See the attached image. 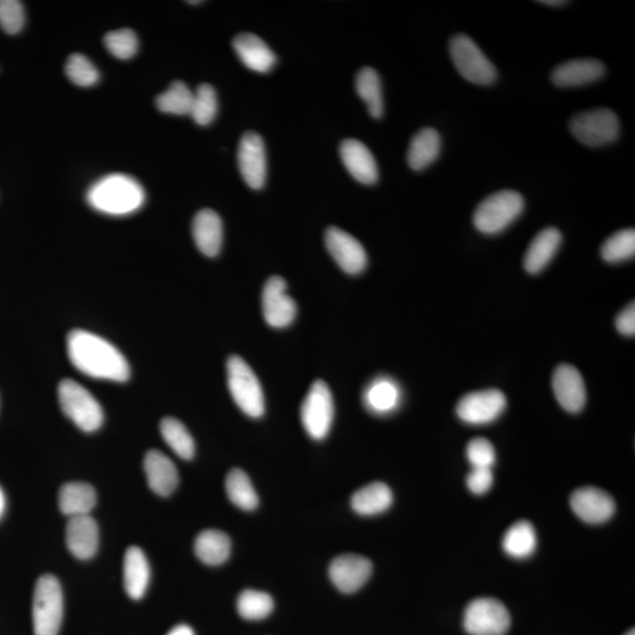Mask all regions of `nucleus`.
<instances>
[{
    "label": "nucleus",
    "mask_w": 635,
    "mask_h": 635,
    "mask_svg": "<svg viewBox=\"0 0 635 635\" xmlns=\"http://www.w3.org/2000/svg\"><path fill=\"white\" fill-rule=\"evenodd\" d=\"M605 75V65L597 59L568 60L552 71V83L558 88H577L597 82Z\"/></svg>",
    "instance_id": "nucleus-21"
},
{
    "label": "nucleus",
    "mask_w": 635,
    "mask_h": 635,
    "mask_svg": "<svg viewBox=\"0 0 635 635\" xmlns=\"http://www.w3.org/2000/svg\"><path fill=\"white\" fill-rule=\"evenodd\" d=\"M339 152L346 170L359 183L373 185L378 182V165L369 147L359 140L346 139L340 144Z\"/></svg>",
    "instance_id": "nucleus-18"
},
{
    "label": "nucleus",
    "mask_w": 635,
    "mask_h": 635,
    "mask_svg": "<svg viewBox=\"0 0 635 635\" xmlns=\"http://www.w3.org/2000/svg\"><path fill=\"white\" fill-rule=\"evenodd\" d=\"M238 166L245 183L251 189H262L267 177V160L264 140L258 133L246 132L240 139Z\"/></svg>",
    "instance_id": "nucleus-13"
},
{
    "label": "nucleus",
    "mask_w": 635,
    "mask_h": 635,
    "mask_svg": "<svg viewBox=\"0 0 635 635\" xmlns=\"http://www.w3.org/2000/svg\"><path fill=\"white\" fill-rule=\"evenodd\" d=\"M507 406L505 394L499 390H485L466 394L459 400L457 414L460 420L470 425L493 423Z\"/></svg>",
    "instance_id": "nucleus-11"
},
{
    "label": "nucleus",
    "mask_w": 635,
    "mask_h": 635,
    "mask_svg": "<svg viewBox=\"0 0 635 635\" xmlns=\"http://www.w3.org/2000/svg\"><path fill=\"white\" fill-rule=\"evenodd\" d=\"M104 44L117 59H131L138 51V37L135 31L130 29L109 32L104 38Z\"/></svg>",
    "instance_id": "nucleus-40"
},
{
    "label": "nucleus",
    "mask_w": 635,
    "mask_h": 635,
    "mask_svg": "<svg viewBox=\"0 0 635 635\" xmlns=\"http://www.w3.org/2000/svg\"><path fill=\"white\" fill-rule=\"evenodd\" d=\"M5 510H6V497L2 487H0V519L3 518Z\"/></svg>",
    "instance_id": "nucleus-46"
},
{
    "label": "nucleus",
    "mask_w": 635,
    "mask_h": 635,
    "mask_svg": "<svg viewBox=\"0 0 635 635\" xmlns=\"http://www.w3.org/2000/svg\"><path fill=\"white\" fill-rule=\"evenodd\" d=\"M286 290L284 278L278 276L271 277L264 286L262 294L264 319L273 329H285L297 317V304Z\"/></svg>",
    "instance_id": "nucleus-12"
},
{
    "label": "nucleus",
    "mask_w": 635,
    "mask_h": 635,
    "mask_svg": "<svg viewBox=\"0 0 635 635\" xmlns=\"http://www.w3.org/2000/svg\"><path fill=\"white\" fill-rule=\"evenodd\" d=\"M325 244L334 262L344 272L354 276V274L362 273L366 269V251L363 245L350 233L339 229V227H330L325 233Z\"/></svg>",
    "instance_id": "nucleus-14"
},
{
    "label": "nucleus",
    "mask_w": 635,
    "mask_h": 635,
    "mask_svg": "<svg viewBox=\"0 0 635 635\" xmlns=\"http://www.w3.org/2000/svg\"><path fill=\"white\" fill-rule=\"evenodd\" d=\"M274 608L270 594L256 590H245L239 594L237 610L246 620H263L270 616Z\"/></svg>",
    "instance_id": "nucleus-36"
},
{
    "label": "nucleus",
    "mask_w": 635,
    "mask_h": 635,
    "mask_svg": "<svg viewBox=\"0 0 635 635\" xmlns=\"http://www.w3.org/2000/svg\"><path fill=\"white\" fill-rule=\"evenodd\" d=\"M356 90L360 98L367 106L373 118H381L384 115L383 88L376 70L364 68L359 71L356 78Z\"/></svg>",
    "instance_id": "nucleus-32"
},
{
    "label": "nucleus",
    "mask_w": 635,
    "mask_h": 635,
    "mask_svg": "<svg viewBox=\"0 0 635 635\" xmlns=\"http://www.w3.org/2000/svg\"><path fill=\"white\" fill-rule=\"evenodd\" d=\"M25 24V11L18 0H0V28L9 35L22 31Z\"/></svg>",
    "instance_id": "nucleus-41"
},
{
    "label": "nucleus",
    "mask_w": 635,
    "mask_h": 635,
    "mask_svg": "<svg viewBox=\"0 0 635 635\" xmlns=\"http://www.w3.org/2000/svg\"><path fill=\"white\" fill-rule=\"evenodd\" d=\"M625 635H635L634 630H631L630 632H627Z\"/></svg>",
    "instance_id": "nucleus-48"
},
{
    "label": "nucleus",
    "mask_w": 635,
    "mask_h": 635,
    "mask_svg": "<svg viewBox=\"0 0 635 635\" xmlns=\"http://www.w3.org/2000/svg\"><path fill=\"white\" fill-rule=\"evenodd\" d=\"M570 130L581 144L599 147L616 142L620 135V122L612 110L596 109L574 116Z\"/></svg>",
    "instance_id": "nucleus-8"
},
{
    "label": "nucleus",
    "mask_w": 635,
    "mask_h": 635,
    "mask_svg": "<svg viewBox=\"0 0 635 635\" xmlns=\"http://www.w3.org/2000/svg\"><path fill=\"white\" fill-rule=\"evenodd\" d=\"M66 546L73 557L89 560L96 556L99 546V527L91 516L70 518L66 525Z\"/></svg>",
    "instance_id": "nucleus-19"
},
{
    "label": "nucleus",
    "mask_w": 635,
    "mask_h": 635,
    "mask_svg": "<svg viewBox=\"0 0 635 635\" xmlns=\"http://www.w3.org/2000/svg\"><path fill=\"white\" fill-rule=\"evenodd\" d=\"M97 504L95 487L88 483H68L60 487L59 510L69 518L90 516Z\"/></svg>",
    "instance_id": "nucleus-27"
},
{
    "label": "nucleus",
    "mask_w": 635,
    "mask_h": 635,
    "mask_svg": "<svg viewBox=\"0 0 635 635\" xmlns=\"http://www.w3.org/2000/svg\"><path fill=\"white\" fill-rule=\"evenodd\" d=\"M525 209V199L517 191L493 193L474 211L473 224L485 235H497L516 220Z\"/></svg>",
    "instance_id": "nucleus-5"
},
{
    "label": "nucleus",
    "mask_w": 635,
    "mask_h": 635,
    "mask_svg": "<svg viewBox=\"0 0 635 635\" xmlns=\"http://www.w3.org/2000/svg\"><path fill=\"white\" fill-rule=\"evenodd\" d=\"M227 386L240 411L250 418H260L265 413L263 387L256 373L242 357L231 356L226 363Z\"/></svg>",
    "instance_id": "nucleus-3"
},
{
    "label": "nucleus",
    "mask_w": 635,
    "mask_h": 635,
    "mask_svg": "<svg viewBox=\"0 0 635 635\" xmlns=\"http://www.w3.org/2000/svg\"><path fill=\"white\" fill-rule=\"evenodd\" d=\"M144 471L150 489L160 497H169L176 491L179 474L173 461L159 450L145 454Z\"/></svg>",
    "instance_id": "nucleus-20"
},
{
    "label": "nucleus",
    "mask_w": 635,
    "mask_h": 635,
    "mask_svg": "<svg viewBox=\"0 0 635 635\" xmlns=\"http://www.w3.org/2000/svg\"><path fill=\"white\" fill-rule=\"evenodd\" d=\"M334 418V403L330 387L317 380L300 407V419L307 434L313 440H323L331 431Z\"/></svg>",
    "instance_id": "nucleus-9"
},
{
    "label": "nucleus",
    "mask_w": 635,
    "mask_h": 635,
    "mask_svg": "<svg viewBox=\"0 0 635 635\" xmlns=\"http://www.w3.org/2000/svg\"><path fill=\"white\" fill-rule=\"evenodd\" d=\"M563 236L556 227H547L532 240L525 254L524 267L528 273L537 274L545 269L556 256Z\"/></svg>",
    "instance_id": "nucleus-26"
},
{
    "label": "nucleus",
    "mask_w": 635,
    "mask_h": 635,
    "mask_svg": "<svg viewBox=\"0 0 635 635\" xmlns=\"http://www.w3.org/2000/svg\"><path fill=\"white\" fill-rule=\"evenodd\" d=\"M570 504L578 518L587 524H604L616 512V503L610 494L597 487H583L574 491Z\"/></svg>",
    "instance_id": "nucleus-16"
},
{
    "label": "nucleus",
    "mask_w": 635,
    "mask_h": 635,
    "mask_svg": "<svg viewBox=\"0 0 635 635\" xmlns=\"http://www.w3.org/2000/svg\"><path fill=\"white\" fill-rule=\"evenodd\" d=\"M124 587L127 596L133 600H140L145 596L149 587L151 570L142 548L131 546L127 548L123 567Z\"/></svg>",
    "instance_id": "nucleus-25"
},
{
    "label": "nucleus",
    "mask_w": 635,
    "mask_h": 635,
    "mask_svg": "<svg viewBox=\"0 0 635 635\" xmlns=\"http://www.w3.org/2000/svg\"><path fill=\"white\" fill-rule=\"evenodd\" d=\"M218 112V98L216 90L209 84L199 85L193 92L190 116L200 126L210 125Z\"/></svg>",
    "instance_id": "nucleus-37"
},
{
    "label": "nucleus",
    "mask_w": 635,
    "mask_h": 635,
    "mask_svg": "<svg viewBox=\"0 0 635 635\" xmlns=\"http://www.w3.org/2000/svg\"><path fill=\"white\" fill-rule=\"evenodd\" d=\"M145 198L143 186L123 173L100 178L86 195L92 209L115 217L129 216L142 209Z\"/></svg>",
    "instance_id": "nucleus-2"
},
{
    "label": "nucleus",
    "mask_w": 635,
    "mask_h": 635,
    "mask_svg": "<svg viewBox=\"0 0 635 635\" xmlns=\"http://www.w3.org/2000/svg\"><path fill=\"white\" fill-rule=\"evenodd\" d=\"M635 254V231L627 229L614 233L601 246V257L607 263L616 264L631 259Z\"/></svg>",
    "instance_id": "nucleus-38"
},
{
    "label": "nucleus",
    "mask_w": 635,
    "mask_h": 635,
    "mask_svg": "<svg viewBox=\"0 0 635 635\" xmlns=\"http://www.w3.org/2000/svg\"><path fill=\"white\" fill-rule=\"evenodd\" d=\"M371 560L359 554H343L334 558L329 567L332 584L345 594L356 593L372 576Z\"/></svg>",
    "instance_id": "nucleus-15"
},
{
    "label": "nucleus",
    "mask_w": 635,
    "mask_h": 635,
    "mask_svg": "<svg viewBox=\"0 0 635 635\" xmlns=\"http://www.w3.org/2000/svg\"><path fill=\"white\" fill-rule=\"evenodd\" d=\"M160 433L170 447L179 458L191 460L195 457L196 445L189 430L186 426L176 418H164L160 423Z\"/></svg>",
    "instance_id": "nucleus-33"
},
{
    "label": "nucleus",
    "mask_w": 635,
    "mask_h": 635,
    "mask_svg": "<svg viewBox=\"0 0 635 635\" xmlns=\"http://www.w3.org/2000/svg\"><path fill=\"white\" fill-rule=\"evenodd\" d=\"M539 3L550 5V6H561V5L567 4V2H564V0H556V2H554V0H544V2H539Z\"/></svg>",
    "instance_id": "nucleus-47"
},
{
    "label": "nucleus",
    "mask_w": 635,
    "mask_h": 635,
    "mask_svg": "<svg viewBox=\"0 0 635 635\" xmlns=\"http://www.w3.org/2000/svg\"><path fill=\"white\" fill-rule=\"evenodd\" d=\"M537 533L528 521L518 523L508 528L503 538V548L507 556L516 559L531 557L537 548Z\"/></svg>",
    "instance_id": "nucleus-31"
},
{
    "label": "nucleus",
    "mask_w": 635,
    "mask_h": 635,
    "mask_svg": "<svg viewBox=\"0 0 635 635\" xmlns=\"http://www.w3.org/2000/svg\"><path fill=\"white\" fill-rule=\"evenodd\" d=\"M393 504V493L384 483H372L353 494L351 506L359 516L372 517L384 513Z\"/></svg>",
    "instance_id": "nucleus-28"
},
{
    "label": "nucleus",
    "mask_w": 635,
    "mask_h": 635,
    "mask_svg": "<svg viewBox=\"0 0 635 635\" xmlns=\"http://www.w3.org/2000/svg\"><path fill=\"white\" fill-rule=\"evenodd\" d=\"M237 56L247 69L258 73L270 72L277 64V57L264 40L254 33H240L232 43Z\"/></svg>",
    "instance_id": "nucleus-22"
},
{
    "label": "nucleus",
    "mask_w": 635,
    "mask_h": 635,
    "mask_svg": "<svg viewBox=\"0 0 635 635\" xmlns=\"http://www.w3.org/2000/svg\"><path fill=\"white\" fill-rule=\"evenodd\" d=\"M403 398L400 386L389 377H379L366 386L363 401L366 410L376 416H387L396 411Z\"/></svg>",
    "instance_id": "nucleus-24"
},
{
    "label": "nucleus",
    "mask_w": 635,
    "mask_h": 635,
    "mask_svg": "<svg viewBox=\"0 0 635 635\" xmlns=\"http://www.w3.org/2000/svg\"><path fill=\"white\" fill-rule=\"evenodd\" d=\"M192 235L198 250L215 258L223 246L224 229L218 213L209 209L199 211L193 219Z\"/></svg>",
    "instance_id": "nucleus-23"
},
{
    "label": "nucleus",
    "mask_w": 635,
    "mask_h": 635,
    "mask_svg": "<svg viewBox=\"0 0 635 635\" xmlns=\"http://www.w3.org/2000/svg\"><path fill=\"white\" fill-rule=\"evenodd\" d=\"M70 362L79 372L93 379L125 383L131 370L123 353L97 334L73 330L66 340Z\"/></svg>",
    "instance_id": "nucleus-1"
},
{
    "label": "nucleus",
    "mask_w": 635,
    "mask_h": 635,
    "mask_svg": "<svg viewBox=\"0 0 635 635\" xmlns=\"http://www.w3.org/2000/svg\"><path fill=\"white\" fill-rule=\"evenodd\" d=\"M193 100V92L185 83L176 80L162 95L156 99L159 111L169 115H190Z\"/></svg>",
    "instance_id": "nucleus-35"
},
{
    "label": "nucleus",
    "mask_w": 635,
    "mask_h": 635,
    "mask_svg": "<svg viewBox=\"0 0 635 635\" xmlns=\"http://www.w3.org/2000/svg\"><path fill=\"white\" fill-rule=\"evenodd\" d=\"M463 625L470 635H505L510 630L511 616L499 600L479 598L466 607Z\"/></svg>",
    "instance_id": "nucleus-10"
},
{
    "label": "nucleus",
    "mask_w": 635,
    "mask_h": 635,
    "mask_svg": "<svg viewBox=\"0 0 635 635\" xmlns=\"http://www.w3.org/2000/svg\"><path fill=\"white\" fill-rule=\"evenodd\" d=\"M166 635H195V631L190 626L178 625L173 627L172 630Z\"/></svg>",
    "instance_id": "nucleus-45"
},
{
    "label": "nucleus",
    "mask_w": 635,
    "mask_h": 635,
    "mask_svg": "<svg viewBox=\"0 0 635 635\" xmlns=\"http://www.w3.org/2000/svg\"><path fill=\"white\" fill-rule=\"evenodd\" d=\"M441 138L439 133L425 127L420 130L411 140L409 151H407V163L414 171H423L426 167L436 162L440 155Z\"/></svg>",
    "instance_id": "nucleus-29"
},
{
    "label": "nucleus",
    "mask_w": 635,
    "mask_h": 635,
    "mask_svg": "<svg viewBox=\"0 0 635 635\" xmlns=\"http://www.w3.org/2000/svg\"><path fill=\"white\" fill-rule=\"evenodd\" d=\"M60 407L79 430L96 432L104 423V412L99 401L84 386L72 379L60 381L58 386Z\"/></svg>",
    "instance_id": "nucleus-4"
},
{
    "label": "nucleus",
    "mask_w": 635,
    "mask_h": 635,
    "mask_svg": "<svg viewBox=\"0 0 635 635\" xmlns=\"http://www.w3.org/2000/svg\"><path fill=\"white\" fill-rule=\"evenodd\" d=\"M225 489L231 503L242 510L253 511L258 507V494L244 471L235 469L227 474Z\"/></svg>",
    "instance_id": "nucleus-34"
},
{
    "label": "nucleus",
    "mask_w": 635,
    "mask_h": 635,
    "mask_svg": "<svg viewBox=\"0 0 635 635\" xmlns=\"http://www.w3.org/2000/svg\"><path fill=\"white\" fill-rule=\"evenodd\" d=\"M466 456L472 469H492L496 463V450L489 440L476 438L467 445Z\"/></svg>",
    "instance_id": "nucleus-42"
},
{
    "label": "nucleus",
    "mask_w": 635,
    "mask_h": 635,
    "mask_svg": "<svg viewBox=\"0 0 635 635\" xmlns=\"http://www.w3.org/2000/svg\"><path fill=\"white\" fill-rule=\"evenodd\" d=\"M66 76L73 84L82 86V88H90L96 85L99 80V71L92 64L89 58L80 53H73L65 65Z\"/></svg>",
    "instance_id": "nucleus-39"
},
{
    "label": "nucleus",
    "mask_w": 635,
    "mask_h": 635,
    "mask_svg": "<svg viewBox=\"0 0 635 635\" xmlns=\"http://www.w3.org/2000/svg\"><path fill=\"white\" fill-rule=\"evenodd\" d=\"M617 329L621 334L627 337H633L635 333V306L634 303L628 305L626 309L619 314L616 320Z\"/></svg>",
    "instance_id": "nucleus-44"
},
{
    "label": "nucleus",
    "mask_w": 635,
    "mask_h": 635,
    "mask_svg": "<svg viewBox=\"0 0 635 635\" xmlns=\"http://www.w3.org/2000/svg\"><path fill=\"white\" fill-rule=\"evenodd\" d=\"M64 614L59 581L51 574L40 577L33 594L32 619L35 635H58Z\"/></svg>",
    "instance_id": "nucleus-6"
},
{
    "label": "nucleus",
    "mask_w": 635,
    "mask_h": 635,
    "mask_svg": "<svg viewBox=\"0 0 635 635\" xmlns=\"http://www.w3.org/2000/svg\"><path fill=\"white\" fill-rule=\"evenodd\" d=\"M466 485L476 496H483L493 485L492 469H472L467 476Z\"/></svg>",
    "instance_id": "nucleus-43"
},
{
    "label": "nucleus",
    "mask_w": 635,
    "mask_h": 635,
    "mask_svg": "<svg viewBox=\"0 0 635 635\" xmlns=\"http://www.w3.org/2000/svg\"><path fill=\"white\" fill-rule=\"evenodd\" d=\"M450 56L460 75L470 83L486 86L496 82L498 78L496 66L469 36L459 33L452 37Z\"/></svg>",
    "instance_id": "nucleus-7"
},
{
    "label": "nucleus",
    "mask_w": 635,
    "mask_h": 635,
    "mask_svg": "<svg viewBox=\"0 0 635 635\" xmlns=\"http://www.w3.org/2000/svg\"><path fill=\"white\" fill-rule=\"evenodd\" d=\"M231 539L218 530L200 532L195 540V553L203 564L219 566L231 556Z\"/></svg>",
    "instance_id": "nucleus-30"
},
{
    "label": "nucleus",
    "mask_w": 635,
    "mask_h": 635,
    "mask_svg": "<svg viewBox=\"0 0 635 635\" xmlns=\"http://www.w3.org/2000/svg\"><path fill=\"white\" fill-rule=\"evenodd\" d=\"M552 386L554 396L563 409L578 413L586 403V389L583 377L576 367L563 364L554 371Z\"/></svg>",
    "instance_id": "nucleus-17"
}]
</instances>
